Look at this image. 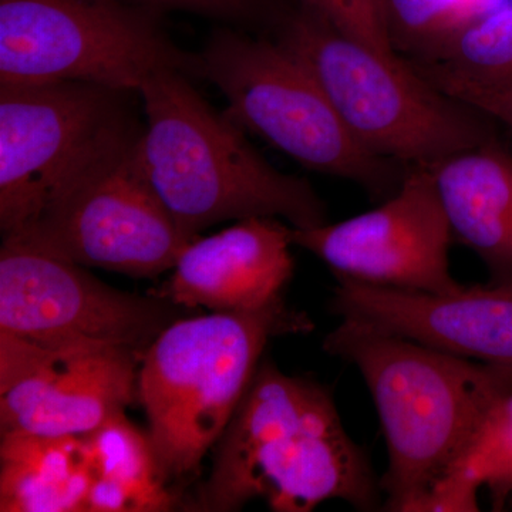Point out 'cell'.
<instances>
[{"instance_id": "cell-22", "label": "cell", "mask_w": 512, "mask_h": 512, "mask_svg": "<svg viewBox=\"0 0 512 512\" xmlns=\"http://www.w3.org/2000/svg\"><path fill=\"white\" fill-rule=\"evenodd\" d=\"M416 69L448 96L461 101L484 117L498 121L512 133V84L480 86L436 72L420 64H416Z\"/></svg>"}, {"instance_id": "cell-11", "label": "cell", "mask_w": 512, "mask_h": 512, "mask_svg": "<svg viewBox=\"0 0 512 512\" xmlns=\"http://www.w3.org/2000/svg\"><path fill=\"white\" fill-rule=\"evenodd\" d=\"M291 238L333 275L420 292L461 286L451 275L454 239L429 165L407 168L397 191L375 210L335 224L292 228Z\"/></svg>"}, {"instance_id": "cell-8", "label": "cell", "mask_w": 512, "mask_h": 512, "mask_svg": "<svg viewBox=\"0 0 512 512\" xmlns=\"http://www.w3.org/2000/svg\"><path fill=\"white\" fill-rule=\"evenodd\" d=\"M168 69L198 76V57L123 0H0V84L86 82L138 93Z\"/></svg>"}, {"instance_id": "cell-3", "label": "cell", "mask_w": 512, "mask_h": 512, "mask_svg": "<svg viewBox=\"0 0 512 512\" xmlns=\"http://www.w3.org/2000/svg\"><path fill=\"white\" fill-rule=\"evenodd\" d=\"M147 126L138 163L177 227L191 238L225 221L271 217L292 228L328 222L308 180L265 160L227 114L217 113L180 70L151 74L138 90Z\"/></svg>"}, {"instance_id": "cell-5", "label": "cell", "mask_w": 512, "mask_h": 512, "mask_svg": "<svg viewBox=\"0 0 512 512\" xmlns=\"http://www.w3.org/2000/svg\"><path fill=\"white\" fill-rule=\"evenodd\" d=\"M276 42L311 72L350 133L376 156L404 168L433 165L491 138L483 114L414 64L345 35L308 6Z\"/></svg>"}, {"instance_id": "cell-19", "label": "cell", "mask_w": 512, "mask_h": 512, "mask_svg": "<svg viewBox=\"0 0 512 512\" xmlns=\"http://www.w3.org/2000/svg\"><path fill=\"white\" fill-rule=\"evenodd\" d=\"M390 35L429 62L444 46L485 12L490 0H382Z\"/></svg>"}, {"instance_id": "cell-1", "label": "cell", "mask_w": 512, "mask_h": 512, "mask_svg": "<svg viewBox=\"0 0 512 512\" xmlns=\"http://www.w3.org/2000/svg\"><path fill=\"white\" fill-rule=\"evenodd\" d=\"M197 510L238 511L262 498L272 511L309 512L329 500L383 510L382 487L350 439L333 394L262 359L218 441Z\"/></svg>"}, {"instance_id": "cell-13", "label": "cell", "mask_w": 512, "mask_h": 512, "mask_svg": "<svg viewBox=\"0 0 512 512\" xmlns=\"http://www.w3.org/2000/svg\"><path fill=\"white\" fill-rule=\"evenodd\" d=\"M333 276L330 311L340 319L512 372V284L434 293Z\"/></svg>"}, {"instance_id": "cell-21", "label": "cell", "mask_w": 512, "mask_h": 512, "mask_svg": "<svg viewBox=\"0 0 512 512\" xmlns=\"http://www.w3.org/2000/svg\"><path fill=\"white\" fill-rule=\"evenodd\" d=\"M330 25L380 52L397 53L382 0H305Z\"/></svg>"}, {"instance_id": "cell-10", "label": "cell", "mask_w": 512, "mask_h": 512, "mask_svg": "<svg viewBox=\"0 0 512 512\" xmlns=\"http://www.w3.org/2000/svg\"><path fill=\"white\" fill-rule=\"evenodd\" d=\"M138 138L60 195L28 229L3 239L134 278L173 269L195 238L177 227L148 183Z\"/></svg>"}, {"instance_id": "cell-17", "label": "cell", "mask_w": 512, "mask_h": 512, "mask_svg": "<svg viewBox=\"0 0 512 512\" xmlns=\"http://www.w3.org/2000/svg\"><path fill=\"white\" fill-rule=\"evenodd\" d=\"M93 483L86 512H158L173 507L148 433L116 414L84 434Z\"/></svg>"}, {"instance_id": "cell-23", "label": "cell", "mask_w": 512, "mask_h": 512, "mask_svg": "<svg viewBox=\"0 0 512 512\" xmlns=\"http://www.w3.org/2000/svg\"><path fill=\"white\" fill-rule=\"evenodd\" d=\"M144 5L167 6L205 13L218 18H238L245 15L255 0H136Z\"/></svg>"}, {"instance_id": "cell-2", "label": "cell", "mask_w": 512, "mask_h": 512, "mask_svg": "<svg viewBox=\"0 0 512 512\" xmlns=\"http://www.w3.org/2000/svg\"><path fill=\"white\" fill-rule=\"evenodd\" d=\"M322 348L359 370L386 437L384 511L421 512L456 468L512 372L342 319Z\"/></svg>"}, {"instance_id": "cell-7", "label": "cell", "mask_w": 512, "mask_h": 512, "mask_svg": "<svg viewBox=\"0 0 512 512\" xmlns=\"http://www.w3.org/2000/svg\"><path fill=\"white\" fill-rule=\"evenodd\" d=\"M86 82L0 84V229L13 237L140 137L128 94Z\"/></svg>"}, {"instance_id": "cell-12", "label": "cell", "mask_w": 512, "mask_h": 512, "mask_svg": "<svg viewBox=\"0 0 512 512\" xmlns=\"http://www.w3.org/2000/svg\"><path fill=\"white\" fill-rule=\"evenodd\" d=\"M133 350L47 346L0 332V434L84 436L137 397Z\"/></svg>"}, {"instance_id": "cell-4", "label": "cell", "mask_w": 512, "mask_h": 512, "mask_svg": "<svg viewBox=\"0 0 512 512\" xmlns=\"http://www.w3.org/2000/svg\"><path fill=\"white\" fill-rule=\"evenodd\" d=\"M315 323L284 298L265 308L184 316L144 353L137 397L165 481L197 473L247 392L269 340L306 335Z\"/></svg>"}, {"instance_id": "cell-16", "label": "cell", "mask_w": 512, "mask_h": 512, "mask_svg": "<svg viewBox=\"0 0 512 512\" xmlns=\"http://www.w3.org/2000/svg\"><path fill=\"white\" fill-rule=\"evenodd\" d=\"M92 483L83 436L0 434V511L86 512Z\"/></svg>"}, {"instance_id": "cell-18", "label": "cell", "mask_w": 512, "mask_h": 512, "mask_svg": "<svg viewBox=\"0 0 512 512\" xmlns=\"http://www.w3.org/2000/svg\"><path fill=\"white\" fill-rule=\"evenodd\" d=\"M417 64L480 86H510L512 3L488 10L458 32L436 57Z\"/></svg>"}, {"instance_id": "cell-6", "label": "cell", "mask_w": 512, "mask_h": 512, "mask_svg": "<svg viewBox=\"0 0 512 512\" xmlns=\"http://www.w3.org/2000/svg\"><path fill=\"white\" fill-rule=\"evenodd\" d=\"M198 76L227 99L225 114L308 170L392 197L407 168L356 140L311 72L281 43L222 30L198 56Z\"/></svg>"}, {"instance_id": "cell-20", "label": "cell", "mask_w": 512, "mask_h": 512, "mask_svg": "<svg viewBox=\"0 0 512 512\" xmlns=\"http://www.w3.org/2000/svg\"><path fill=\"white\" fill-rule=\"evenodd\" d=\"M450 474L487 488L494 511L512 498V389L501 396Z\"/></svg>"}, {"instance_id": "cell-9", "label": "cell", "mask_w": 512, "mask_h": 512, "mask_svg": "<svg viewBox=\"0 0 512 512\" xmlns=\"http://www.w3.org/2000/svg\"><path fill=\"white\" fill-rule=\"evenodd\" d=\"M188 311L156 293L111 288L82 265L3 239L0 332L47 346H116L143 359L157 336Z\"/></svg>"}, {"instance_id": "cell-14", "label": "cell", "mask_w": 512, "mask_h": 512, "mask_svg": "<svg viewBox=\"0 0 512 512\" xmlns=\"http://www.w3.org/2000/svg\"><path fill=\"white\" fill-rule=\"evenodd\" d=\"M292 227L254 217L185 247L156 295L185 308L244 312L282 298L295 269Z\"/></svg>"}, {"instance_id": "cell-15", "label": "cell", "mask_w": 512, "mask_h": 512, "mask_svg": "<svg viewBox=\"0 0 512 512\" xmlns=\"http://www.w3.org/2000/svg\"><path fill=\"white\" fill-rule=\"evenodd\" d=\"M429 167L454 241L512 284V154L491 137Z\"/></svg>"}]
</instances>
